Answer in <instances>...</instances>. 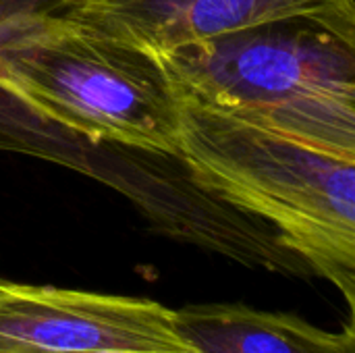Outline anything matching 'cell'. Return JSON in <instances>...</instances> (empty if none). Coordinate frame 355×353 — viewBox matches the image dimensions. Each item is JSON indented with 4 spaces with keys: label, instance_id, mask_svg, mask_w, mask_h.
<instances>
[{
    "label": "cell",
    "instance_id": "obj_1",
    "mask_svg": "<svg viewBox=\"0 0 355 353\" xmlns=\"http://www.w3.org/2000/svg\"><path fill=\"white\" fill-rule=\"evenodd\" d=\"M177 87V85H175ZM179 152L196 185L275 227L355 308V160L216 110L177 87Z\"/></svg>",
    "mask_w": 355,
    "mask_h": 353
},
{
    "label": "cell",
    "instance_id": "obj_2",
    "mask_svg": "<svg viewBox=\"0 0 355 353\" xmlns=\"http://www.w3.org/2000/svg\"><path fill=\"white\" fill-rule=\"evenodd\" d=\"M0 89L67 135L177 158L179 98L162 64L56 10L0 42Z\"/></svg>",
    "mask_w": 355,
    "mask_h": 353
},
{
    "label": "cell",
    "instance_id": "obj_3",
    "mask_svg": "<svg viewBox=\"0 0 355 353\" xmlns=\"http://www.w3.org/2000/svg\"><path fill=\"white\" fill-rule=\"evenodd\" d=\"M191 98L355 160V42L295 19L154 54Z\"/></svg>",
    "mask_w": 355,
    "mask_h": 353
},
{
    "label": "cell",
    "instance_id": "obj_4",
    "mask_svg": "<svg viewBox=\"0 0 355 353\" xmlns=\"http://www.w3.org/2000/svg\"><path fill=\"white\" fill-rule=\"evenodd\" d=\"M75 352L193 353L154 300L0 281V353Z\"/></svg>",
    "mask_w": 355,
    "mask_h": 353
},
{
    "label": "cell",
    "instance_id": "obj_5",
    "mask_svg": "<svg viewBox=\"0 0 355 353\" xmlns=\"http://www.w3.org/2000/svg\"><path fill=\"white\" fill-rule=\"evenodd\" d=\"M56 12L152 56L295 19L355 42V0H60Z\"/></svg>",
    "mask_w": 355,
    "mask_h": 353
},
{
    "label": "cell",
    "instance_id": "obj_6",
    "mask_svg": "<svg viewBox=\"0 0 355 353\" xmlns=\"http://www.w3.org/2000/svg\"><path fill=\"white\" fill-rule=\"evenodd\" d=\"M179 339L193 353H355L354 325L322 331L300 316L243 304H206L173 310Z\"/></svg>",
    "mask_w": 355,
    "mask_h": 353
},
{
    "label": "cell",
    "instance_id": "obj_7",
    "mask_svg": "<svg viewBox=\"0 0 355 353\" xmlns=\"http://www.w3.org/2000/svg\"><path fill=\"white\" fill-rule=\"evenodd\" d=\"M60 0H0V42L10 35L27 17L58 10Z\"/></svg>",
    "mask_w": 355,
    "mask_h": 353
},
{
    "label": "cell",
    "instance_id": "obj_8",
    "mask_svg": "<svg viewBox=\"0 0 355 353\" xmlns=\"http://www.w3.org/2000/svg\"><path fill=\"white\" fill-rule=\"evenodd\" d=\"M75 353H139V352H75Z\"/></svg>",
    "mask_w": 355,
    "mask_h": 353
}]
</instances>
